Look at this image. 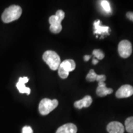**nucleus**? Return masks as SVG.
<instances>
[{"label":"nucleus","instance_id":"20","mask_svg":"<svg viewBox=\"0 0 133 133\" xmlns=\"http://www.w3.org/2000/svg\"><path fill=\"white\" fill-rule=\"evenodd\" d=\"M106 79V76L104 75H100L97 76V78H96V81L98 82H104Z\"/></svg>","mask_w":133,"mask_h":133},{"label":"nucleus","instance_id":"10","mask_svg":"<svg viewBox=\"0 0 133 133\" xmlns=\"http://www.w3.org/2000/svg\"><path fill=\"white\" fill-rule=\"evenodd\" d=\"M112 88H108L106 87V84L105 82H98V86L96 89V94L100 97H104V96L110 94L113 92Z\"/></svg>","mask_w":133,"mask_h":133},{"label":"nucleus","instance_id":"4","mask_svg":"<svg viewBox=\"0 0 133 133\" xmlns=\"http://www.w3.org/2000/svg\"><path fill=\"white\" fill-rule=\"evenodd\" d=\"M59 102L56 99H43L39 104V112L42 115H46L57 107Z\"/></svg>","mask_w":133,"mask_h":133},{"label":"nucleus","instance_id":"23","mask_svg":"<svg viewBox=\"0 0 133 133\" xmlns=\"http://www.w3.org/2000/svg\"><path fill=\"white\" fill-rule=\"evenodd\" d=\"M98 63V60L96 59V58H94V59H92V64L94 65H96Z\"/></svg>","mask_w":133,"mask_h":133},{"label":"nucleus","instance_id":"2","mask_svg":"<svg viewBox=\"0 0 133 133\" xmlns=\"http://www.w3.org/2000/svg\"><path fill=\"white\" fill-rule=\"evenodd\" d=\"M65 17V13L62 10H58L56 15L52 16L49 17V22L50 24V31L53 33H59L62 29V20Z\"/></svg>","mask_w":133,"mask_h":133},{"label":"nucleus","instance_id":"16","mask_svg":"<svg viewBox=\"0 0 133 133\" xmlns=\"http://www.w3.org/2000/svg\"><path fill=\"white\" fill-rule=\"evenodd\" d=\"M92 54L97 60H102L105 57V54L101 49H94L92 51Z\"/></svg>","mask_w":133,"mask_h":133},{"label":"nucleus","instance_id":"15","mask_svg":"<svg viewBox=\"0 0 133 133\" xmlns=\"http://www.w3.org/2000/svg\"><path fill=\"white\" fill-rule=\"evenodd\" d=\"M97 75L94 71L93 69H91L89 70V73L87 75L86 77V79L89 82H93V81H96V78H97Z\"/></svg>","mask_w":133,"mask_h":133},{"label":"nucleus","instance_id":"22","mask_svg":"<svg viewBox=\"0 0 133 133\" xmlns=\"http://www.w3.org/2000/svg\"><path fill=\"white\" fill-rule=\"evenodd\" d=\"M91 56L90 55H86V56H84V60L86 62H88V61H89V59H91Z\"/></svg>","mask_w":133,"mask_h":133},{"label":"nucleus","instance_id":"14","mask_svg":"<svg viewBox=\"0 0 133 133\" xmlns=\"http://www.w3.org/2000/svg\"><path fill=\"white\" fill-rule=\"evenodd\" d=\"M125 128L128 132L133 133V116L128 118L126 119Z\"/></svg>","mask_w":133,"mask_h":133},{"label":"nucleus","instance_id":"7","mask_svg":"<svg viewBox=\"0 0 133 133\" xmlns=\"http://www.w3.org/2000/svg\"><path fill=\"white\" fill-rule=\"evenodd\" d=\"M94 34L102 35V37H104V35H109L110 29L107 26L101 25V22L100 20H96L94 22Z\"/></svg>","mask_w":133,"mask_h":133},{"label":"nucleus","instance_id":"18","mask_svg":"<svg viewBox=\"0 0 133 133\" xmlns=\"http://www.w3.org/2000/svg\"><path fill=\"white\" fill-rule=\"evenodd\" d=\"M58 74H59L60 77L62 79L66 78L69 75V73L66 71L64 69H63L62 66H59V69H58Z\"/></svg>","mask_w":133,"mask_h":133},{"label":"nucleus","instance_id":"11","mask_svg":"<svg viewBox=\"0 0 133 133\" xmlns=\"http://www.w3.org/2000/svg\"><path fill=\"white\" fill-rule=\"evenodd\" d=\"M92 102V99L90 96H86L79 101H76L74 103L75 107L76 109H81L83 107H88L91 105Z\"/></svg>","mask_w":133,"mask_h":133},{"label":"nucleus","instance_id":"17","mask_svg":"<svg viewBox=\"0 0 133 133\" xmlns=\"http://www.w3.org/2000/svg\"><path fill=\"white\" fill-rule=\"evenodd\" d=\"M101 4L103 9H104L105 12H107L108 13L111 12V7L109 1H107V0H103V1H101Z\"/></svg>","mask_w":133,"mask_h":133},{"label":"nucleus","instance_id":"3","mask_svg":"<svg viewBox=\"0 0 133 133\" xmlns=\"http://www.w3.org/2000/svg\"><path fill=\"white\" fill-rule=\"evenodd\" d=\"M43 59L52 70H57L61 64L59 56L52 51H47L44 52L43 55Z\"/></svg>","mask_w":133,"mask_h":133},{"label":"nucleus","instance_id":"6","mask_svg":"<svg viewBox=\"0 0 133 133\" xmlns=\"http://www.w3.org/2000/svg\"><path fill=\"white\" fill-rule=\"evenodd\" d=\"M133 94V87L129 84L121 86L116 92V97L119 99L129 97Z\"/></svg>","mask_w":133,"mask_h":133},{"label":"nucleus","instance_id":"13","mask_svg":"<svg viewBox=\"0 0 133 133\" xmlns=\"http://www.w3.org/2000/svg\"><path fill=\"white\" fill-rule=\"evenodd\" d=\"M60 66H62L65 70L67 72L74 71L76 68V64L75 62L72 59H66L61 62L60 64Z\"/></svg>","mask_w":133,"mask_h":133},{"label":"nucleus","instance_id":"21","mask_svg":"<svg viewBox=\"0 0 133 133\" xmlns=\"http://www.w3.org/2000/svg\"><path fill=\"white\" fill-rule=\"evenodd\" d=\"M126 17L128 19L133 22V12H128L126 14Z\"/></svg>","mask_w":133,"mask_h":133},{"label":"nucleus","instance_id":"8","mask_svg":"<svg viewBox=\"0 0 133 133\" xmlns=\"http://www.w3.org/2000/svg\"><path fill=\"white\" fill-rule=\"evenodd\" d=\"M107 130L109 133H124V127L118 121H112L107 125Z\"/></svg>","mask_w":133,"mask_h":133},{"label":"nucleus","instance_id":"12","mask_svg":"<svg viewBox=\"0 0 133 133\" xmlns=\"http://www.w3.org/2000/svg\"><path fill=\"white\" fill-rule=\"evenodd\" d=\"M77 128L75 124L73 123H67L59 127L56 131V133H76Z\"/></svg>","mask_w":133,"mask_h":133},{"label":"nucleus","instance_id":"19","mask_svg":"<svg viewBox=\"0 0 133 133\" xmlns=\"http://www.w3.org/2000/svg\"><path fill=\"white\" fill-rule=\"evenodd\" d=\"M22 133H33V131L30 126H24L22 128Z\"/></svg>","mask_w":133,"mask_h":133},{"label":"nucleus","instance_id":"5","mask_svg":"<svg viewBox=\"0 0 133 133\" xmlns=\"http://www.w3.org/2000/svg\"><path fill=\"white\" fill-rule=\"evenodd\" d=\"M119 55L123 58H128L132 54V44L130 41L122 40L119 42L118 47Z\"/></svg>","mask_w":133,"mask_h":133},{"label":"nucleus","instance_id":"1","mask_svg":"<svg viewBox=\"0 0 133 133\" xmlns=\"http://www.w3.org/2000/svg\"><path fill=\"white\" fill-rule=\"evenodd\" d=\"M22 12V10L19 6L12 5L4 10L1 16V19L4 23L11 22L19 19Z\"/></svg>","mask_w":133,"mask_h":133},{"label":"nucleus","instance_id":"9","mask_svg":"<svg viewBox=\"0 0 133 133\" xmlns=\"http://www.w3.org/2000/svg\"><path fill=\"white\" fill-rule=\"evenodd\" d=\"M28 81H29V78L26 76L23 78H20L19 79V81L17 83L16 86L20 93H22V94L26 93L28 95L30 94V89L29 88H26L25 86V83H27Z\"/></svg>","mask_w":133,"mask_h":133}]
</instances>
